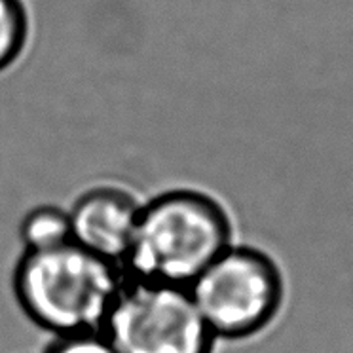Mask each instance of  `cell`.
<instances>
[{
    "label": "cell",
    "mask_w": 353,
    "mask_h": 353,
    "mask_svg": "<svg viewBox=\"0 0 353 353\" xmlns=\"http://www.w3.org/2000/svg\"><path fill=\"white\" fill-rule=\"evenodd\" d=\"M123 281L122 266L74 241L52 249H23L12 272L17 306L54 336L101 332Z\"/></svg>",
    "instance_id": "6da1fadb"
},
{
    "label": "cell",
    "mask_w": 353,
    "mask_h": 353,
    "mask_svg": "<svg viewBox=\"0 0 353 353\" xmlns=\"http://www.w3.org/2000/svg\"><path fill=\"white\" fill-rule=\"evenodd\" d=\"M230 239V219L215 198L173 188L141 205L122 268L128 277L188 289Z\"/></svg>",
    "instance_id": "7a4b0ae2"
},
{
    "label": "cell",
    "mask_w": 353,
    "mask_h": 353,
    "mask_svg": "<svg viewBox=\"0 0 353 353\" xmlns=\"http://www.w3.org/2000/svg\"><path fill=\"white\" fill-rule=\"evenodd\" d=\"M116 353H213V332L186 287L125 276L101 330Z\"/></svg>",
    "instance_id": "3957f363"
},
{
    "label": "cell",
    "mask_w": 353,
    "mask_h": 353,
    "mask_svg": "<svg viewBox=\"0 0 353 353\" xmlns=\"http://www.w3.org/2000/svg\"><path fill=\"white\" fill-rule=\"evenodd\" d=\"M188 291L213 336L241 340L261 332L276 317L283 281L268 254L230 245Z\"/></svg>",
    "instance_id": "277c9868"
},
{
    "label": "cell",
    "mask_w": 353,
    "mask_h": 353,
    "mask_svg": "<svg viewBox=\"0 0 353 353\" xmlns=\"http://www.w3.org/2000/svg\"><path fill=\"white\" fill-rule=\"evenodd\" d=\"M139 209L137 198L120 186H93L78 196L69 211L72 241L122 266Z\"/></svg>",
    "instance_id": "5b68a950"
},
{
    "label": "cell",
    "mask_w": 353,
    "mask_h": 353,
    "mask_svg": "<svg viewBox=\"0 0 353 353\" xmlns=\"http://www.w3.org/2000/svg\"><path fill=\"white\" fill-rule=\"evenodd\" d=\"M19 239L27 251L52 249L72 241L69 211L55 205L31 209L19 224Z\"/></svg>",
    "instance_id": "8992f818"
},
{
    "label": "cell",
    "mask_w": 353,
    "mask_h": 353,
    "mask_svg": "<svg viewBox=\"0 0 353 353\" xmlns=\"http://www.w3.org/2000/svg\"><path fill=\"white\" fill-rule=\"evenodd\" d=\"M27 40V12L21 0H0V70L21 54Z\"/></svg>",
    "instance_id": "52a82bcc"
},
{
    "label": "cell",
    "mask_w": 353,
    "mask_h": 353,
    "mask_svg": "<svg viewBox=\"0 0 353 353\" xmlns=\"http://www.w3.org/2000/svg\"><path fill=\"white\" fill-rule=\"evenodd\" d=\"M42 353H116L103 332H78L55 336Z\"/></svg>",
    "instance_id": "ba28073f"
}]
</instances>
